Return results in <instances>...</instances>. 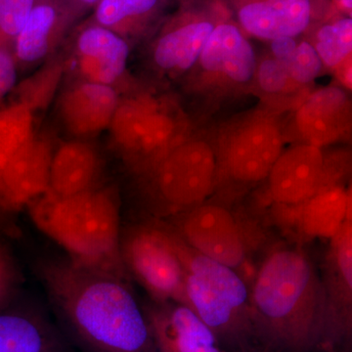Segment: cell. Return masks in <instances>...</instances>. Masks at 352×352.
<instances>
[{"mask_svg": "<svg viewBox=\"0 0 352 352\" xmlns=\"http://www.w3.org/2000/svg\"><path fill=\"white\" fill-rule=\"evenodd\" d=\"M279 120L267 111H254L224 127L215 149L219 178L243 185L263 182L284 150Z\"/></svg>", "mask_w": 352, "mask_h": 352, "instance_id": "cell-7", "label": "cell"}, {"mask_svg": "<svg viewBox=\"0 0 352 352\" xmlns=\"http://www.w3.org/2000/svg\"><path fill=\"white\" fill-rule=\"evenodd\" d=\"M171 232L184 267L185 305L219 339L244 337L254 324L250 291L243 278L234 268L194 251Z\"/></svg>", "mask_w": 352, "mask_h": 352, "instance_id": "cell-5", "label": "cell"}, {"mask_svg": "<svg viewBox=\"0 0 352 352\" xmlns=\"http://www.w3.org/2000/svg\"><path fill=\"white\" fill-rule=\"evenodd\" d=\"M145 315L157 352H224L214 331L184 303H159Z\"/></svg>", "mask_w": 352, "mask_h": 352, "instance_id": "cell-18", "label": "cell"}, {"mask_svg": "<svg viewBox=\"0 0 352 352\" xmlns=\"http://www.w3.org/2000/svg\"><path fill=\"white\" fill-rule=\"evenodd\" d=\"M164 3L166 0H99L90 21L129 41L149 32Z\"/></svg>", "mask_w": 352, "mask_h": 352, "instance_id": "cell-24", "label": "cell"}, {"mask_svg": "<svg viewBox=\"0 0 352 352\" xmlns=\"http://www.w3.org/2000/svg\"><path fill=\"white\" fill-rule=\"evenodd\" d=\"M266 179L271 199L281 208L298 207L338 183L322 148L300 142L282 151Z\"/></svg>", "mask_w": 352, "mask_h": 352, "instance_id": "cell-12", "label": "cell"}, {"mask_svg": "<svg viewBox=\"0 0 352 352\" xmlns=\"http://www.w3.org/2000/svg\"><path fill=\"white\" fill-rule=\"evenodd\" d=\"M34 4V0H0V34L14 41Z\"/></svg>", "mask_w": 352, "mask_h": 352, "instance_id": "cell-29", "label": "cell"}, {"mask_svg": "<svg viewBox=\"0 0 352 352\" xmlns=\"http://www.w3.org/2000/svg\"><path fill=\"white\" fill-rule=\"evenodd\" d=\"M323 66L336 69L352 52V19L338 15L319 25L311 43Z\"/></svg>", "mask_w": 352, "mask_h": 352, "instance_id": "cell-26", "label": "cell"}, {"mask_svg": "<svg viewBox=\"0 0 352 352\" xmlns=\"http://www.w3.org/2000/svg\"><path fill=\"white\" fill-rule=\"evenodd\" d=\"M329 266L333 281L331 298V325L329 342L333 344L347 335L351 326L352 220L347 217L333 236ZM329 295V296H330Z\"/></svg>", "mask_w": 352, "mask_h": 352, "instance_id": "cell-23", "label": "cell"}, {"mask_svg": "<svg viewBox=\"0 0 352 352\" xmlns=\"http://www.w3.org/2000/svg\"><path fill=\"white\" fill-rule=\"evenodd\" d=\"M41 276L72 328L97 352H156L151 331L122 280L68 261H50Z\"/></svg>", "mask_w": 352, "mask_h": 352, "instance_id": "cell-1", "label": "cell"}, {"mask_svg": "<svg viewBox=\"0 0 352 352\" xmlns=\"http://www.w3.org/2000/svg\"><path fill=\"white\" fill-rule=\"evenodd\" d=\"M245 34L263 41L296 38L314 18L312 0H221Z\"/></svg>", "mask_w": 352, "mask_h": 352, "instance_id": "cell-15", "label": "cell"}, {"mask_svg": "<svg viewBox=\"0 0 352 352\" xmlns=\"http://www.w3.org/2000/svg\"><path fill=\"white\" fill-rule=\"evenodd\" d=\"M32 221L87 270L126 281L120 203L112 187L98 185L68 198L46 193L28 207Z\"/></svg>", "mask_w": 352, "mask_h": 352, "instance_id": "cell-3", "label": "cell"}, {"mask_svg": "<svg viewBox=\"0 0 352 352\" xmlns=\"http://www.w3.org/2000/svg\"><path fill=\"white\" fill-rule=\"evenodd\" d=\"M296 45H298V41H296V38L273 39V41H270V50L272 53V57L287 65L293 56Z\"/></svg>", "mask_w": 352, "mask_h": 352, "instance_id": "cell-32", "label": "cell"}, {"mask_svg": "<svg viewBox=\"0 0 352 352\" xmlns=\"http://www.w3.org/2000/svg\"><path fill=\"white\" fill-rule=\"evenodd\" d=\"M82 14L67 0H34L13 41L18 67L32 66L55 52Z\"/></svg>", "mask_w": 352, "mask_h": 352, "instance_id": "cell-14", "label": "cell"}, {"mask_svg": "<svg viewBox=\"0 0 352 352\" xmlns=\"http://www.w3.org/2000/svg\"><path fill=\"white\" fill-rule=\"evenodd\" d=\"M52 141L36 133L0 175V231H10L18 214L50 188Z\"/></svg>", "mask_w": 352, "mask_h": 352, "instance_id": "cell-10", "label": "cell"}, {"mask_svg": "<svg viewBox=\"0 0 352 352\" xmlns=\"http://www.w3.org/2000/svg\"><path fill=\"white\" fill-rule=\"evenodd\" d=\"M109 129L116 151L138 177L191 135L177 103L168 96L152 92L120 96Z\"/></svg>", "mask_w": 352, "mask_h": 352, "instance_id": "cell-4", "label": "cell"}, {"mask_svg": "<svg viewBox=\"0 0 352 352\" xmlns=\"http://www.w3.org/2000/svg\"><path fill=\"white\" fill-rule=\"evenodd\" d=\"M157 214L176 215L205 203L219 180L215 148L189 135L140 176Z\"/></svg>", "mask_w": 352, "mask_h": 352, "instance_id": "cell-6", "label": "cell"}, {"mask_svg": "<svg viewBox=\"0 0 352 352\" xmlns=\"http://www.w3.org/2000/svg\"><path fill=\"white\" fill-rule=\"evenodd\" d=\"M254 78L259 88L267 94H280L294 85L286 65L272 56L265 58L256 67Z\"/></svg>", "mask_w": 352, "mask_h": 352, "instance_id": "cell-28", "label": "cell"}, {"mask_svg": "<svg viewBox=\"0 0 352 352\" xmlns=\"http://www.w3.org/2000/svg\"><path fill=\"white\" fill-rule=\"evenodd\" d=\"M286 67L294 85H307L320 75L323 63L312 43L302 41L298 43L295 52Z\"/></svg>", "mask_w": 352, "mask_h": 352, "instance_id": "cell-27", "label": "cell"}, {"mask_svg": "<svg viewBox=\"0 0 352 352\" xmlns=\"http://www.w3.org/2000/svg\"><path fill=\"white\" fill-rule=\"evenodd\" d=\"M69 4H72L76 10L83 14L87 12L88 9H94L99 0H67Z\"/></svg>", "mask_w": 352, "mask_h": 352, "instance_id": "cell-34", "label": "cell"}, {"mask_svg": "<svg viewBox=\"0 0 352 352\" xmlns=\"http://www.w3.org/2000/svg\"><path fill=\"white\" fill-rule=\"evenodd\" d=\"M250 303L254 326L279 346L303 351L328 344L327 289L300 250L282 248L268 254L254 278Z\"/></svg>", "mask_w": 352, "mask_h": 352, "instance_id": "cell-2", "label": "cell"}, {"mask_svg": "<svg viewBox=\"0 0 352 352\" xmlns=\"http://www.w3.org/2000/svg\"><path fill=\"white\" fill-rule=\"evenodd\" d=\"M59 85L53 72L41 69L16 85L12 100L0 107V175L34 135L36 115L50 105Z\"/></svg>", "mask_w": 352, "mask_h": 352, "instance_id": "cell-13", "label": "cell"}, {"mask_svg": "<svg viewBox=\"0 0 352 352\" xmlns=\"http://www.w3.org/2000/svg\"><path fill=\"white\" fill-rule=\"evenodd\" d=\"M73 52L80 80L116 87L126 75L131 48L119 34L89 20L76 30Z\"/></svg>", "mask_w": 352, "mask_h": 352, "instance_id": "cell-16", "label": "cell"}, {"mask_svg": "<svg viewBox=\"0 0 352 352\" xmlns=\"http://www.w3.org/2000/svg\"><path fill=\"white\" fill-rule=\"evenodd\" d=\"M102 170L100 155L91 143L72 140L53 152L48 194L68 198L98 186Z\"/></svg>", "mask_w": 352, "mask_h": 352, "instance_id": "cell-21", "label": "cell"}, {"mask_svg": "<svg viewBox=\"0 0 352 352\" xmlns=\"http://www.w3.org/2000/svg\"><path fill=\"white\" fill-rule=\"evenodd\" d=\"M120 99L110 85L80 80L65 90L59 112L65 127L73 135L87 138L109 129Z\"/></svg>", "mask_w": 352, "mask_h": 352, "instance_id": "cell-20", "label": "cell"}, {"mask_svg": "<svg viewBox=\"0 0 352 352\" xmlns=\"http://www.w3.org/2000/svg\"><path fill=\"white\" fill-rule=\"evenodd\" d=\"M294 124L300 143L323 148L339 142L351 131V100L342 88H319L300 104Z\"/></svg>", "mask_w": 352, "mask_h": 352, "instance_id": "cell-19", "label": "cell"}, {"mask_svg": "<svg viewBox=\"0 0 352 352\" xmlns=\"http://www.w3.org/2000/svg\"><path fill=\"white\" fill-rule=\"evenodd\" d=\"M228 13L215 25L197 65L207 78L240 87L254 80L258 62L252 43Z\"/></svg>", "mask_w": 352, "mask_h": 352, "instance_id": "cell-17", "label": "cell"}, {"mask_svg": "<svg viewBox=\"0 0 352 352\" xmlns=\"http://www.w3.org/2000/svg\"><path fill=\"white\" fill-rule=\"evenodd\" d=\"M340 82L346 88L351 89V55L336 68Z\"/></svg>", "mask_w": 352, "mask_h": 352, "instance_id": "cell-33", "label": "cell"}, {"mask_svg": "<svg viewBox=\"0 0 352 352\" xmlns=\"http://www.w3.org/2000/svg\"><path fill=\"white\" fill-rule=\"evenodd\" d=\"M122 261L157 303L185 305L184 267L173 232L162 224L132 227L122 235Z\"/></svg>", "mask_w": 352, "mask_h": 352, "instance_id": "cell-8", "label": "cell"}, {"mask_svg": "<svg viewBox=\"0 0 352 352\" xmlns=\"http://www.w3.org/2000/svg\"><path fill=\"white\" fill-rule=\"evenodd\" d=\"M18 65L13 53V41L0 34V107L17 82Z\"/></svg>", "mask_w": 352, "mask_h": 352, "instance_id": "cell-30", "label": "cell"}, {"mask_svg": "<svg viewBox=\"0 0 352 352\" xmlns=\"http://www.w3.org/2000/svg\"><path fill=\"white\" fill-rule=\"evenodd\" d=\"M228 12L221 0H194L182 4L161 28L152 44L155 66L168 75H182L198 63L208 38Z\"/></svg>", "mask_w": 352, "mask_h": 352, "instance_id": "cell-9", "label": "cell"}, {"mask_svg": "<svg viewBox=\"0 0 352 352\" xmlns=\"http://www.w3.org/2000/svg\"><path fill=\"white\" fill-rule=\"evenodd\" d=\"M336 7L338 11L346 17H351L352 12V0H336Z\"/></svg>", "mask_w": 352, "mask_h": 352, "instance_id": "cell-35", "label": "cell"}, {"mask_svg": "<svg viewBox=\"0 0 352 352\" xmlns=\"http://www.w3.org/2000/svg\"><path fill=\"white\" fill-rule=\"evenodd\" d=\"M283 219L307 238H332L351 215V196L339 183L319 190L302 205L282 208Z\"/></svg>", "mask_w": 352, "mask_h": 352, "instance_id": "cell-22", "label": "cell"}, {"mask_svg": "<svg viewBox=\"0 0 352 352\" xmlns=\"http://www.w3.org/2000/svg\"><path fill=\"white\" fill-rule=\"evenodd\" d=\"M0 352H58L47 327L31 315L0 312Z\"/></svg>", "mask_w": 352, "mask_h": 352, "instance_id": "cell-25", "label": "cell"}, {"mask_svg": "<svg viewBox=\"0 0 352 352\" xmlns=\"http://www.w3.org/2000/svg\"><path fill=\"white\" fill-rule=\"evenodd\" d=\"M17 279V271L10 252L0 241V309L10 296Z\"/></svg>", "mask_w": 352, "mask_h": 352, "instance_id": "cell-31", "label": "cell"}, {"mask_svg": "<svg viewBox=\"0 0 352 352\" xmlns=\"http://www.w3.org/2000/svg\"><path fill=\"white\" fill-rule=\"evenodd\" d=\"M176 217L177 224L171 230L194 251L234 270L244 263V232L223 206L204 203Z\"/></svg>", "mask_w": 352, "mask_h": 352, "instance_id": "cell-11", "label": "cell"}]
</instances>
